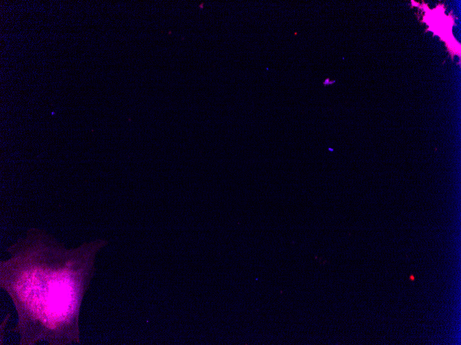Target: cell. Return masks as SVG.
<instances>
[{"label": "cell", "mask_w": 461, "mask_h": 345, "mask_svg": "<svg viewBox=\"0 0 461 345\" xmlns=\"http://www.w3.org/2000/svg\"><path fill=\"white\" fill-rule=\"evenodd\" d=\"M104 245L97 241L66 249L36 235L9 248L10 258L0 262V286L17 311L10 331L19 335V344L80 343V309Z\"/></svg>", "instance_id": "cell-1"}]
</instances>
